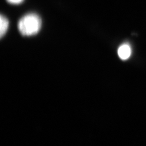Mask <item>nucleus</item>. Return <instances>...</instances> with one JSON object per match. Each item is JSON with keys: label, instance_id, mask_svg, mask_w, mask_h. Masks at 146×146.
Masks as SVG:
<instances>
[{"label": "nucleus", "instance_id": "20e7f679", "mask_svg": "<svg viewBox=\"0 0 146 146\" xmlns=\"http://www.w3.org/2000/svg\"><path fill=\"white\" fill-rule=\"evenodd\" d=\"M23 0H7V1L11 4L14 5H18L22 3Z\"/></svg>", "mask_w": 146, "mask_h": 146}, {"label": "nucleus", "instance_id": "f03ea898", "mask_svg": "<svg viewBox=\"0 0 146 146\" xmlns=\"http://www.w3.org/2000/svg\"><path fill=\"white\" fill-rule=\"evenodd\" d=\"M132 54V49L131 45L128 43H125L119 47L117 54L122 60H127L131 56Z\"/></svg>", "mask_w": 146, "mask_h": 146}, {"label": "nucleus", "instance_id": "7ed1b4c3", "mask_svg": "<svg viewBox=\"0 0 146 146\" xmlns=\"http://www.w3.org/2000/svg\"><path fill=\"white\" fill-rule=\"evenodd\" d=\"M0 36L2 38L4 36L8 29L9 21L5 16L1 15L0 17Z\"/></svg>", "mask_w": 146, "mask_h": 146}, {"label": "nucleus", "instance_id": "f257e3e1", "mask_svg": "<svg viewBox=\"0 0 146 146\" xmlns=\"http://www.w3.org/2000/svg\"><path fill=\"white\" fill-rule=\"evenodd\" d=\"M42 26L40 16L34 13L28 14L23 16L18 23V28L23 36H31L37 34Z\"/></svg>", "mask_w": 146, "mask_h": 146}]
</instances>
